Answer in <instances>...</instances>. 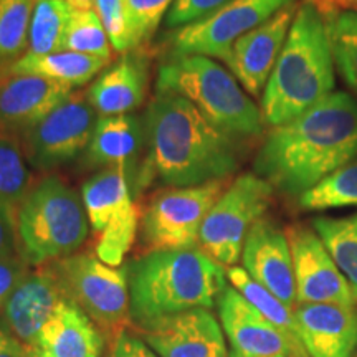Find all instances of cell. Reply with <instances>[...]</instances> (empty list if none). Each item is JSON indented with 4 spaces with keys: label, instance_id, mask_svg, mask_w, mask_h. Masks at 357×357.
Returning a JSON list of instances; mask_svg holds the SVG:
<instances>
[{
    "label": "cell",
    "instance_id": "27",
    "mask_svg": "<svg viewBox=\"0 0 357 357\" xmlns=\"http://www.w3.org/2000/svg\"><path fill=\"white\" fill-rule=\"evenodd\" d=\"M70 13L71 7L60 0H33L26 53L48 55L61 52Z\"/></svg>",
    "mask_w": 357,
    "mask_h": 357
},
{
    "label": "cell",
    "instance_id": "28",
    "mask_svg": "<svg viewBox=\"0 0 357 357\" xmlns=\"http://www.w3.org/2000/svg\"><path fill=\"white\" fill-rule=\"evenodd\" d=\"M33 0H0V75L25 55Z\"/></svg>",
    "mask_w": 357,
    "mask_h": 357
},
{
    "label": "cell",
    "instance_id": "41",
    "mask_svg": "<svg viewBox=\"0 0 357 357\" xmlns=\"http://www.w3.org/2000/svg\"><path fill=\"white\" fill-rule=\"evenodd\" d=\"M333 2L337 3V6L354 8V12H357V0H333Z\"/></svg>",
    "mask_w": 357,
    "mask_h": 357
},
{
    "label": "cell",
    "instance_id": "18",
    "mask_svg": "<svg viewBox=\"0 0 357 357\" xmlns=\"http://www.w3.org/2000/svg\"><path fill=\"white\" fill-rule=\"evenodd\" d=\"M159 357H229L223 329L211 310H190L142 329Z\"/></svg>",
    "mask_w": 357,
    "mask_h": 357
},
{
    "label": "cell",
    "instance_id": "42",
    "mask_svg": "<svg viewBox=\"0 0 357 357\" xmlns=\"http://www.w3.org/2000/svg\"><path fill=\"white\" fill-rule=\"evenodd\" d=\"M229 357H250V356H243V354H238V352L231 351V352H230V356H229Z\"/></svg>",
    "mask_w": 357,
    "mask_h": 357
},
{
    "label": "cell",
    "instance_id": "6",
    "mask_svg": "<svg viewBox=\"0 0 357 357\" xmlns=\"http://www.w3.org/2000/svg\"><path fill=\"white\" fill-rule=\"evenodd\" d=\"M88 225L77 192L60 177H43L17 208L19 252L33 266L75 255L86 240Z\"/></svg>",
    "mask_w": 357,
    "mask_h": 357
},
{
    "label": "cell",
    "instance_id": "5",
    "mask_svg": "<svg viewBox=\"0 0 357 357\" xmlns=\"http://www.w3.org/2000/svg\"><path fill=\"white\" fill-rule=\"evenodd\" d=\"M155 93L185 98L213 126L234 137H252L263 131L261 108L230 71L208 56L167 58L159 66Z\"/></svg>",
    "mask_w": 357,
    "mask_h": 357
},
{
    "label": "cell",
    "instance_id": "26",
    "mask_svg": "<svg viewBox=\"0 0 357 357\" xmlns=\"http://www.w3.org/2000/svg\"><path fill=\"white\" fill-rule=\"evenodd\" d=\"M311 227L346 278L357 303V213L341 218L318 217Z\"/></svg>",
    "mask_w": 357,
    "mask_h": 357
},
{
    "label": "cell",
    "instance_id": "12",
    "mask_svg": "<svg viewBox=\"0 0 357 357\" xmlns=\"http://www.w3.org/2000/svg\"><path fill=\"white\" fill-rule=\"evenodd\" d=\"M96 114L83 93H71L43 121L22 134L30 166L50 171L77 159L91 141Z\"/></svg>",
    "mask_w": 357,
    "mask_h": 357
},
{
    "label": "cell",
    "instance_id": "37",
    "mask_svg": "<svg viewBox=\"0 0 357 357\" xmlns=\"http://www.w3.org/2000/svg\"><path fill=\"white\" fill-rule=\"evenodd\" d=\"M19 253L17 207L0 202V260Z\"/></svg>",
    "mask_w": 357,
    "mask_h": 357
},
{
    "label": "cell",
    "instance_id": "1",
    "mask_svg": "<svg viewBox=\"0 0 357 357\" xmlns=\"http://www.w3.org/2000/svg\"><path fill=\"white\" fill-rule=\"evenodd\" d=\"M357 160V101L334 91L301 116L270 131L258 151L255 174L291 197Z\"/></svg>",
    "mask_w": 357,
    "mask_h": 357
},
{
    "label": "cell",
    "instance_id": "11",
    "mask_svg": "<svg viewBox=\"0 0 357 357\" xmlns=\"http://www.w3.org/2000/svg\"><path fill=\"white\" fill-rule=\"evenodd\" d=\"M293 3L296 0H231L204 19L177 29L171 37L172 56L202 55L227 61L236 40Z\"/></svg>",
    "mask_w": 357,
    "mask_h": 357
},
{
    "label": "cell",
    "instance_id": "36",
    "mask_svg": "<svg viewBox=\"0 0 357 357\" xmlns=\"http://www.w3.org/2000/svg\"><path fill=\"white\" fill-rule=\"evenodd\" d=\"M29 263L22 253H15V255L2 258L0 260V312H2L3 306L13 289L17 288V284L25 278V275L29 273Z\"/></svg>",
    "mask_w": 357,
    "mask_h": 357
},
{
    "label": "cell",
    "instance_id": "39",
    "mask_svg": "<svg viewBox=\"0 0 357 357\" xmlns=\"http://www.w3.org/2000/svg\"><path fill=\"white\" fill-rule=\"evenodd\" d=\"M0 357H33L29 347L0 324Z\"/></svg>",
    "mask_w": 357,
    "mask_h": 357
},
{
    "label": "cell",
    "instance_id": "10",
    "mask_svg": "<svg viewBox=\"0 0 357 357\" xmlns=\"http://www.w3.org/2000/svg\"><path fill=\"white\" fill-rule=\"evenodd\" d=\"M229 185L227 178H218L155 194L141 218L142 240L151 252L199 248L204 220Z\"/></svg>",
    "mask_w": 357,
    "mask_h": 357
},
{
    "label": "cell",
    "instance_id": "29",
    "mask_svg": "<svg viewBox=\"0 0 357 357\" xmlns=\"http://www.w3.org/2000/svg\"><path fill=\"white\" fill-rule=\"evenodd\" d=\"M300 207L305 211L357 207V160L329 174L305 192L300 197Z\"/></svg>",
    "mask_w": 357,
    "mask_h": 357
},
{
    "label": "cell",
    "instance_id": "3",
    "mask_svg": "<svg viewBox=\"0 0 357 357\" xmlns=\"http://www.w3.org/2000/svg\"><path fill=\"white\" fill-rule=\"evenodd\" d=\"M129 312L137 328L181 312L211 310L227 288V271L200 248L158 250L126 266Z\"/></svg>",
    "mask_w": 357,
    "mask_h": 357
},
{
    "label": "cell",
    "instance_id": "21",
    "mask_svg": "<svg viewBox=\"0 0 357 357\" xmlns=\"http://www.w3.org/2000/svg\"><path fill=\"white\" fill-rule=\"evenodd\" d=\"M105 339L82 307L66 298L38 334L33 357H101Z\"/></svg>",
    "mask_w": 357,
    "mask_h": 357
},
{
    "label": "cell",
    "instance_id": "35",
    "mask_svg": "<svg viewBox=\"0 0 357 357\" xmlns=\"http://www.w3.org/2000/svg\"><path fill=\"white\" fill-rule=\"evenodd\" d=\"M231 0H174L166 15V26L181 29L192 22L204 19L208 13L218 10Z\"/></svg>",
    "mask_w": 357,
    "mask_h": 357
},
{
    "label": "cell",
    "instance_id": "33",
    "mask_svg": "<svg viewBox=\"0 0 357 357\" xmlns=\"http://www.w3.org/2000/svg\"><path fill=\"white\" fill-rule=\"evenodd\" d=\"M172 3L174 0H128L132 48L151 40Z\"/></svg>",
    "mask_w": 357,
    "mask_h": 357
},
{
    "label": "cell",
    "instance_id": "23",
    "mask_svg": "<svg viewBox=\"0 0 357 357\" xmlns=\"http://www.w3.org/2000/svg\"><path fill=\"white\" fill-rule=\"evenodd\" d=\"M142 142H146L144 123L136 114L101 116L83 154V164L89 169L124 167L134 172Z\"/></svg>",
    "mask_w": 357,
    "mask_h": 357
},
{
    "label": "cell",
    "instance_id": "31",
    "mask_svg": "<svg viewBox=\"0 0 357 357\" xmlns=\"http://www.w3.org/2000/svg\"><path fill=\"white\" fill-rule=\"evenodd\" d=\"M61 50L111 60V43L100 17L91 10L71 8Z\"/></svg>",
    "mask_w": 357,
    "mask_h": 357
},
{
    "label": "cell",
    "instance_id": "9",
    "mask_svg": "<svg viewBox=\"0 0 357 357\" xmlns=\"http://www.w3.org/2000/svg\"><path fill=\"white\" fill-rule=\"evenodd\" d=\"M275 187L255 172H245L227 187L200 229L199 248L222 266L242 258L250 229L265 215Z\"/></svg>",
    "mask_w": 357,
    "mask_h": 357
},
{
    "label": "cell",
    "instance_id": "8",
    "mask_svg": "<svg viewBox=\"0 0 357 357\" xmlns=\"http://www.w3.org/2000/svg\"><path fill=\"white\" fill-rule=\"evenodd\" d=\"M70 300L114 341L128 328L129 288L126 271L102 263L88 253L70 255L52 263Z\"/></svg>",
    "mask_w": 357,
    "mask_h": 357
},
{
    "label": "cell",
    "instance_id": "16",
    "mask_svg": "<svg viewBox=\"0 0 357 357\" xmlns=\"http://www.w3.org/2000/svg\"><path fill=\"white\" fill-rule=\"evenodd\" d=\"M242 261L243 270L257 283L273 293L287 306H296L291 250L287 234L275 222L270 218L255 222L245 240Z\"/></svg>",
    "mask_w": 357,
    "mask_h": 357
},
{
    "label": "cell",
    "instance_id": "17",
    "mask_svg": "<svg viewBox=\"0 0 357 357\" xmlns=\"http://www.w3.org/2000/svg\"><path fill=\"white\" fill-rule=\"evenodd\" d=\"M71 93V86L37 75H3L0 77V134L22 136Z\"/></svg>",
    "mask_w": 357,
    "mask_h": 357
},
{
    "label": "cell",
    "instance_id": "2",
    "mask_svg": "<svg viewBox=\"0 0 357 357\" xmlns=\"http://www.w3.org/2000/svg\"><path fill=\"white\" fill-rule=\"evenodd\" d=\"M147 155L134 192L159 178L169 187H190L229 178L240 166L236 137L213 126L185 98L155 93L146 111Z\"/></svg>",
    "mask_w": 357,
    "mask_h": 357
},
{
    "label": "cell",
    "instance_id": "40",
    "mask_svg": "<svg viewBox=\"0 0 357 357\" xmlns=\"http://www.w3.org/2000/svg\"><path fill=\"white\" fill-rule=\"evenodd\" d=\"M60 2L68 3L71 8H78V10H91V8H95V0H60Z\"/></svg>",
    "mask_w": 357,
    "mask_h": 357
},
{
    "label": "cell",
    "instance_id": "34",
    "mask_svg": "<svg viewBox=\"0 0 357 357\" xmlns=\"http://www.w3.org/2000/svg\"><path fill=\"white\" fill-rule=\"evenodd\" d=\"M95 12L105 26L111 48L118 53L132 52L128 0H95Z\"/></svg>",
    "mask_w": 357,
    "mask_h": 357
},
{
    "label": "cell",
    "instance_id": "43",
    "mask_svg": "<svg viewBox=\"0 0 357 357\" xmlns=\"http://www.w3.org/2000/svg\"><path fill=\"white\" fill-rule=\"evenodd\" d=\"M328 2H329V0H328Z\"/></svg>",
    "mask_w": 357,
    "mask_h": 357
},
{
    "label": "cell",
    "instance_id": "4",
    "mask_svg": "<svg viewBox=\"0 0 357 357\" xmlns=\"http://www.w3.org/2000/svg\"><path fill=\"white\" fill-rule=\"evenodd\" d=\"M334 84L328 20L314 2H305L263 91V119L273 128L287 124L334 93Z\"/></svg>",
    "mask_w": 357,
    "mask_h": 357
},
{
    "label": "cell",
    "instance_id": "24",
    "mask_svg": "<svg viewBox=\"0 0 357 357\" xmlns=\"http://www.w3.org/2000/svg\"><path fill=\"white\" fill-rule=\"evenodd\" d=\"M106 58L82 55L75 52H56L48 55H30L25 53L3 75H37L66 86H83L91 82L108 65Z\"/></svg>",
    "mask_w": 357,
    "mask_h": 357
},
{
    "label": "cell",
    "instance_id": "38",
    "mask_svg": "<svg viewBox=\"0 0 357 357\" xmlns=\"http://www.w3.org/2000/svg\"><path fill=\"white\" fill-rule=\"evenodd\" d=\"M109 357H159L142 339L123 331L113 341Z\"/></svg>",
    "mask_w": 357,
    "mask_h": 357
},
{
    "label": "cell",
    "instance_id": "7",
    "mask_svg": "<svg viewBox=\"0 0 357 357\" xmlns=\"http://www.w3.org/2000/svg\"><path fill=\"white\" fill-rule=\"evenodd\" d=\"M132 189V172L124 167L101 169L82 187L89 227L98 236L96 257L114 268L131 250L141 225Z\"/></svg>",
    "mask_w": 357,
    "mask_h": 357
},
{
    "label": "cell",
    "instance_id": "15",
    "mask_svg": "<svg viewBox=\"0 0 357 357\" xmlns=\"http://www.w3.org/2000/svg\"><path fill=\"white\" fill-rule=\"evenodd\" d=\"M296 10V3L281 8L271 19L236 40L231 47L225 63L252 96H260L261 91H265L271 71L288 38Z\"/></svg>",
    "mask_w": 357,
    "mask_h": 357
},
{
    "label": "cell",
    "instance_id": "30",
    "mask_svg": "<svg viewBox=\"0 0 357 357\" xmlns=\"http://www.w3.org/2000/svg\"><path fill=\"white\" fill-rule=\"evenodd\" d=\"M324 17L328 20L334 65L357 96V12H333L331 17L328 13Z\"/></svg>",
    "mask_w": 357,
    "mask_h": 357
},
{
    "label": "cell",
    "instance_id": "14",
    "mask_svg": "<svg viewBox=\"0 0 357 357\" xmlns=\"http://www.w3.org/2000/svg\"><path fill=\"white\" fill-rule=\"evenodd\" d=\"M66 298H70L68 293L52 263L37 266V270L29 271L13 289L0 312V324L32 351L42 328Z\"/></svg>",
    "mask_w": 357,
    "mask_h": 357
},
{
    "label": "cell",
    "instance_id": "20",
    "mask_svg": "<svg viewBox=\"0 0 357 357\" xmlns=\"http://www.w3.org/2000/svg\"><path fill=\"white\" fill-rule=\"evenodd\" d=\"M303 346L310 357H352L357 349V310L334 303L293 307Z\"/></svg>",
    "mask_w": 357,
    "mask_h": 357
},
{
    "label": "cell",
    "instance_id": "13",
    "mask_svg": "<svg viewBox=\"0 0 357 357\" xmlns=\"http://www.w3.org/2000/svg\"><path fill=\"white\" fill-rule=\"evenodd\" d=\"M284 234L291 250L296 305L334 303L356 306L349 284L312 227L293 223Z\"/></svg>",
    "mask_w": 357,
    "mask_h": 357
},
{
    "label": "cell",
    "instance_id": "25",
    "mask_svg": "<svg viewBox=\"0 0 357 357\" xmlns=\"http://www.w3.org/2000/svg\"><path fill=\"white\" fill-rule=\"evenodd\" d=\"M227 280L230 281L231 287L242 294L245 300L252 303L271 324H275L287 336L296 357H310L305 346H303L293 307L284 305L273 293H270L265 287L257 283L243 268L230 266L227 270Z\"/></svg>",
    "mask_w": 357,
    "mask_h": 357
},
{
    "label": "cell",
    "instance_id": "22",
    "mask_svg": "<svg viewBox=\"0 0 357 357\" xmlns=\"http://www.w3.org/2000/svg\"><path fill=\"white\" fill-rule=\"evenodd\" d=\"M149 66L141 53H124L88 88L89 105L101 116L132 114L144 102Z\"/></svg>",
    "mask_w": 357,
    "mask_h": 357
},
{
    "label": "cell",
    "instance_id": "32",
    "mask_svg": "<svg viewBox=\"0 0 357 357\" xmlns=\"http://www.w3.org/2000/svg\"><path fill=\"white\" fill-rule=\"evenodd\" d=\"M32 185L20 144L13 136L0 134V202L19 208Z\"/></svg>",
    "mask_w": 357,
    "mask_h": 357
},
{
    "label": "cell",
    "instance_id": "19",
    "mask_svg": "<svg viewBox=\"0 0 357 357\" xmlns=\"http://www.w3.org/2000/svg\"><path fill=\"white\" fill-rule=\"evenodd\" d=\"M217 303L231 351L250 357H296L287 336L234 287H227Z\"/></svg>",
    "mask_w": 357,
    "mask_h": 357
}]
</instances>
